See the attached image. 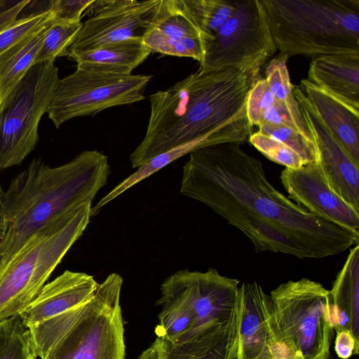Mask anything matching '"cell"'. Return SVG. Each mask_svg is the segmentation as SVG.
<instances>
[{"instance_id": "6da1fadb", "label": "cell", "mask_w": 359, "mask_h": 359, "mask_svg": "<svg viewBox=\"0 0 359 359\" xmlns=\"http://www.w3.org/2000/svg\"><path fill=\"white\" fill-rule=\"evenodd\" d=\"M180 193L241 231L257 252L320 259L359 242V235L309 212L278 191L259 159L238 144L191 152L182 167Z\"/></svg>"}, {"instance_id": "7a4b0ae2", "label": "cell", "mask_w": 359, "mask_h": 359, "mask_svg": "<svg viewBox=\"0 0 359 359\" xmlns=\"http://www.w3.org/2000/svg\"><path fill=\"white\" fill-rule=\"evenodd\" d=\"M260 70L229 67L200 71L151 95L145 135L130 156L132 168L192 141L241 144L252 134L247 97Z\"/></svg>"}, {"instance_id": "3957f363", "label": "cell", "mask_w": 359, "mask_h": 359, "mask_svg": "<svg viewBox=\"0 0 359 359\" xmlns=\"http://www.w3.org/2000/svg\"><path fill=\"white\" fill-rule=\"evenodd\" d=\"M109 172L108 157L97 150L56 167L34 158L0 198V264L55 217L92 202Z\"/></svg>"}, {"instance_id": "277c9868", "label": "cell", "mask_w": 359, "mask_h": 359, "mask_svg": "<svg viewBox=\"0 0 359 359\" xmlns=\"http://www.w3.org/2000/svg\"><path fill=\"white\" fill-rule=\"evenodd\" d=\"M122 277L109 274L88 302L29 329L40 359H125Z\"/></svg>"}, {"instance_id": "5b68a950", "label": "cell", "mask_w": 359, "mask_h": 359, "mask_svg": "<svg viewBox=\"0 0 359 359\" xmlns=\"http://www.w3.org/2000/svg\"><path fill=\"white\" fill-rule=\"evenodd\" d=\"M280 53L359 52V0H262Z\"/></svg>"}, {"instance_id": "8992f818", "label": "cell", "mask_w": 359, "mask_h": 359, "mask_svg": "<svg viewBox=\"0 0 359 359\" xmlns=\"http://www.w3.org/2000/svg\"><path fill=\"white\" fill-rule=\"evenodd\" d=\"M92 202L74 206L30 235L0 264V321L20 316L89 224Z\"/></svg>"}, {"instance_id": "52a82bcc", "label": "cell", "mask_w": 359, "mask_h": 359, "mask_svg": "<svg viewBox=\"0 0 359 359\" xmlns=\"http://www.w3.org/2000/svg\"><path fill=\"white\" fill-rule=\"evenodd\" d=\"M270 300L273 359H330V290L304 278L280 284Z\"/></svg>"}, {"instance_id": "ba28073f", "label": "cell", "mask_w": 359, "mask_h": 359, "mask_svg": "<svg viewBox=\"0 0 359 359\" xmlns=\"http://www.w3.org/2000/svg\"><path fill=\"white\" fill-rule=\"evenodd\" d=\"M59 80L54 62L33 65L0 105V170L20 165L34 149Z\"/></svg>"}, {"instance_id": "9c48e42d", "label": "cell", "mask_w": 359, "mask_h": 359, "mask_svg": "<svg viewBox=\"0 0 359 359\" xmlns=\"http://www.w3.org/2000/svg\"><path fill=\"white\" fill-rule=\"evenodd\" d=\"M151 76L121 75L76 67L59 80L48 110L58 128L76 117L93 116L107 108L144 100V89Z\"/></svg>"}, {"instance_id": "30bf717a", "label": "cell", "mask_w": 359, "mask_h": 359, "mask_svg": "<svg viewBox=\"0 0 359 359\" xmlns=\"http://www.w3.org/2000/svg\"><path fill=\"white\" fill-rule=\"evenodd\" d=\"M226 22L204 42L200 71L229 67L259 69L276 52L262 0H236Z\"/></svg>"}, {"instance_id": "8fae6325", "label": "cell", "mask_w": 359, "mask_h": 359, "mask_svg": "<svg viewBox=\"0 0 359 359\" xmlns=\"http://www.w3.org/2000/svg\"><path fill=\"white\" fill-rule=\"evenodd\" d=\"M158 0L95 1L88 8L93 15L85 22L67 50V56L106 44L142 38L149 29Z\"/></svg>"}, {"instance_id": "7c38bea8", "label": "cell", "mask_w": 359, "mask_h": 359, "mask_svg": "<svg viewBox=\"0 0 359 359\" xmlns=\"http://www.w3.org/2000/svg\"><path fill=\"white\" fill-rule=\"evenodd\" d=\"M170 277L189 299L196 313L191 330L177 341L224 326L236 314L238 308V280L222 276L212 268L205 272L180 270Z\"/></svg>"}, {"instance_id": "4fadbf2b", "label": "cell", "mask_w": 359, "mask_h": 359, "mask_svg": "<svg viewBox=\"0 0 359 359\" xmlns=\"http://www.w3.org/2000/svg\"><path fill=\"white\" fill-rule=\"evenodd\" d=\"M280 181L289 196L318 217L359 235L357 211L331 187L320 162L285 168Z\"/></svg>"}, {"instance_id": "5bb4252c", "label": "cell", "mask_w": 359, "mask_h": 359, "mask_svg": "<svg viewBox=\"0 0 359 359\" xmlns=\"http://www.w3.org/2000/svg\"><path fill=\"white\" fill-rule=\"evenodd\" d=\"M304 119L317 145L319 162L333 190L359 211V166L349 158L309 107L298 86L293 85Z\"/></svg>"}, {"instance_id": "9a60e30c", "label": "cell", "mask_w": 359, "mask_h": 359, "mask_svg": "<svg viewBox=\"0 0 359 359\" xmlns=\"http://www.w3.org/2000/svg\"><path fill=\"white\" fill-rule=\"evenodd\" d=\"M270 295L256 282L238 287V359H273Z\"/></svg>"}, {"instance_id": "2e32d148", "label": "cell", "mask_w": 359, "mask_h": 359, "mask_svg": "<svg viewBox=\"0 0 359 359\" xmlns=\"http://www.w3.org/2000/svg\"><path fill=\"white\" fill-rule=\"evenodd\" d=\"M97 285L88 273L65 271L46 283L20 316L23 324L29 328L88 302Z\"/></svg>"}, {"instance_id": "e0dca14e", "label": "cell", "mask_w": 359, "mask_h": 359, "mask_svg": "<svg viewBox=\"0 0 359 359\" xmlns=\"http://www.w3.org/2000/svg\"><path fill=\"white\" fill-rule=\"evenodd\" d=\"M298 86L317 118L359 166V109L347 105L306 79Z\"/></svg>"}, {"instance_id": "ac0fdd59", "label": "cell", "mask_w": 359, "mask_h": 359, "mask_svg": "<svg viewBox=\"0 0 359 359\" xmlns=\"http://www.w3.org/2000/svg\"><path fill=\"white\" fill-rule=\"evenodd\" d=\"M306 79L347 105L359 109V52L313 58Z\"/></svg>"}, {"instance_id": "d6986e66", "label": "cell", "mask_w": 359, "mask_h": 359, "mask_svg": "<svg viewBox=\"0 0 359 359\" xmlns=\"http://www.w3.org/2000/svg\"><path fill=\"white\" fill-rule=\"evenodd\" d=\"M239 305L222 327L194 337L171 341L156 337L159 359H238Z\"/></svg>"}, {"instance_id": "ffe728a7", "label": "cell", "mask_w": 359, "mask_h": 359, "mask_svg": "<svg viewBox=\"0 0 359 359\" xmlns=\"http://www.w3.org/2000/svg\"><path fill=\"white\" fill-rule=\"evenodd\" d=\"M334 331L350 330L359 339V245L351 248L330 290Z\"/></svg>"}, {"instance_id": "44dd1931", "label": "cell", "mask_w": 359, "mask_h": 359, "mask_svg": "<svg viewBox=\"0 0 359 359\" xmlns=\"http://www.w3.org/2000/svg\"><path fill=\"white\" fill-rule=\"evenodd\" d=\"M150 53L142 38H133L70 55L68 57L83 68L130 75Z\"/></svg>"}, {"instance_id": "7402d4cb", "label": "cell", "mask_w": 359, "mask_h": 359, "mask_svg": "<svg viewBox=\"0 0 359 359\" xmlns=\"http://www.w3.org/2000/svg\"><path fill=\"white\" fill-rule=\"evenodd\" d=\"M161 292L156 304L162 309L155 332L157 337L175 341L191 330L196 313L189 299L170 276L161 284Z\"/></svg>"}, {"instance_id": "603a6c76", "label": "cell", "mask_w": 359, "mask_h": 359, "mask_svg": "<svg viewBox=\"0 0 359 359\" xmlns=\"http://www.w3.org/2000/svg\"><path fill=\"white\" fill-rule=\"evenodd\" d=\"M150 28L175 38H203L194 0H158L151 15Z\"/></svg>"}, {"instance_id": "cb8c5ba5", "label": "cell", "mask_w": 359, "mask_h": 359, "mask_svg": "<svg viewBox=\"0 0 359 359\" xmlns=\"http://www.w3.org/2000/svg\"><path fill=\"white\" fill-rule=\"evenodd\" d=\"M52 22L0 57V105L34 65L46 32Z\"/></svg>"}, {"instance_id": "d4e9b609", "label": "cell", "mask_w": 359, "mask_h": 359, "mask_svg": "<svg viewBox=\"0 0 359 359\" xmlns=\"http://www.w3.org/2000/svg\"><path fill=\"white\" fill-rule=\"evenodd\" d=\"M142 39L150 53L191 57L199 64L203 60L205 48L201 39L172 37L154 28H150L144 32Z\"/></svg>"}, {"instance_id": "484cf974", "label": "cell", "mask_w": 359, "mask_h": 359, "mask_svg": "<svg viewBox=\"0 0 359 359\" xmlns=\"http://www.w3.org/2000/svg\"><path fill=\"white\" fill-rule=\"evenodd\" d=\"M20 316L0 321V359H36Z\"/></svg>"}, {"instance_id": "4316f807", "label": "cell", "mask_w": 359, "mask_h": 359, "mask_svg": "<svg viewBox=\"0 0 359 359\" xmlns=\"http://www.w3.org/2000/svg\"><path fill=\"white\" fill-rule=\"evenodd\" d=\"M78 23L55 22L53 20L46 32L34 65L54 62L59 57L67 56V50L81 27Z\"/></svg>"}, {"instance_id": "83f0119b", "label": "cell", "mask_w": 359, "mask_h": 359, "mask_svg": "<svg viewBox=\"0 0 359 359\" xmlns=\"http://www.w3.org/2000/svg\"><path fill=\"white\" fill-rule=\"evenodd\" d=\"M53 20L50 10L20 17L0 32V57L41 31Z\"/></svg>"}, {"instance_id": "f1b7e54d", "label": "cell", "mask_w": 359, "mask_h": 359, "mask_svg": "<svg viewBox=\"0 0 359 359\" xmlns=\"http://www.w3.org/2000/svg\"><path fill=\"white\" fill-rule=\"evenodd\" d=\"M260 133L283 144L297 154L305 165L319 161L317 145L310 139L290 128L262 123L259 126Z\"/></svg>"}, {"instance_id": "f546056e", "label": "cell", "mask_w": 359, "mask_h": 359, "mask_svg": "<svg viewBox=\"0 0 359 359\" xmlns=\"http://www.w3.org/2000/svg\"><path fill=\"white\" fill-rule=\"evenodd\" d=\"M194 4L204 43L229 18L235 4L233 0H194Z\"/></svg>"}, {"instance_id": "4dcf8cb0", "label": "cell", "mask_w": 359, "mask_h": 359, "mask_svg": "<svg viewBox=\"0 0 359 359\" xmlns=\"http://www.w3.org/2000/svg\"><path fill=\"white\" fill-rule=\"evenodd\" d=\"M262 123L285 126L313 139L294 95L285 101L276 100L264 113Z\"/></svg>"}, {"instance_id": "1f68e13d", "label": "cell", "mask_w": 359, "mask_h": 359, "mask_svg": "<svg viewBox=\"0 0 359 359\" xmlns=\"http://www.w3.org/2000/svg\"><path fill=\"white\" fill-rule=\"evenodd\" d=\"M248 141L267 158L285 168L296 169L305 165L294 151L259 131L252 133Z\"/></svg>"}, {"instance_id": "d6a6232c", "label": "cell", "mask_w": 359, "mask_h": 359, "mask_svg": "<svg viewBox=\"0 0 359 359\" xmlns=\"http://www.w3.org/2000/svg\"><path fill=\"white\" fill-rule=\"evenodd\" d=\"M287 60V56L279 53L268 62L265 68V81L278 101H285L293 95V85L290 81Z\"/></svg>"}, {"instance_id": "836d02e7", "label": "cell", "mask_w": 359, "mask_h": 359, "mask_svg": "<svg viewBox=\"0 0 359 359\" xmlns=\"http://www.w3.org/2000/svg\"><path fill=\"white\" fill-rule=\"evenodd\" d=\"M276 100L270 91L264 78H259L253 85L247 97L246 112L252 126H259L264 113Z\"/></svg>"}, {"instance_id": "e575fe53", "label": "cell", "mask_w": 359, "mask_h": 359, "mask_svg": "<svg viewBox=\"0 0 359 359\" xmlns=\"http://www.w3.org/2000/svg\"><path fill=\"white\" fill-rule=\"evenodd\" d=\"M95 0H50L49 10L53 13V21L62 23L81 22L83 13Z\"/></svg>"}, {"instance_id": "d590c367", "label": "cell", "mask_w": 359, "mask_h": 359, "mask_svg": "<svg viewBox=\"0 0 359 359\" xmlns=\"http://www.w3.org/2000/svg\"><path fill=\"white\" fill-rule=\"evenodd\" d=\"M334 351L341 359H348L359 351V339L348 330L337 332Z\"/></svg>"}, {"instance_id": "8d00e7d4", "label": "cell", "mask_w": 359, "mask_h": 359, "mask_svg": "<svg viewBox=\"0 0 359 359\" xmlns=\"http://www.w3.org/2000/svg\"><path fill=\"white\" fill-rule=\"evenodd\" d=\"M29 1L0 0V32L11 25L18 19V17Z\"/></svg>"}, {"instance_id": "74e56055", "label": "cell", "mask_w": 359, "mask_h": 359, "mask_svg": "<svg viewBox=\"0 0 359 359\" xmlns=\"http://www.w3.org/2000/svg\"><path fill=\"white\" fill-rule=\"evenodd\" d=\"M137 359H159L158 348L154 341Z\"/></svg>"}, {"instance_id": "f35d334b", "label": "cell", "mask_w": 359, "mask_h": 359, "mask_svg": "<svg viewBox=\"0 0 359 359\" xmlns=\"http://www.w3.org/2000/svg\"><path fill=\"white\" fill-rule=\"evenodd\" d=\"M3 193H4V190H3L1 183H0V198L2 196Z\"/></svg>"}]
</instances>
